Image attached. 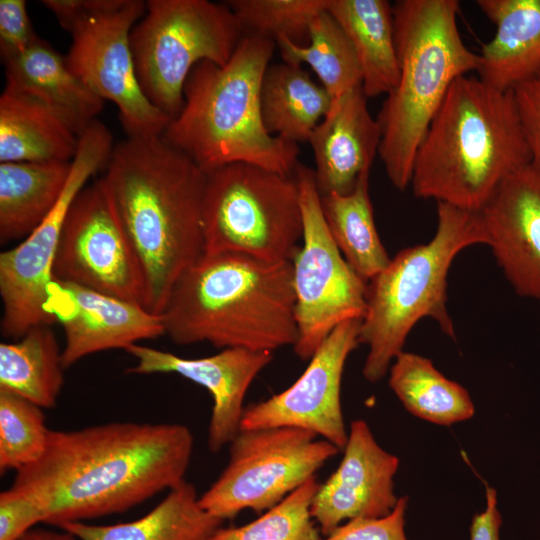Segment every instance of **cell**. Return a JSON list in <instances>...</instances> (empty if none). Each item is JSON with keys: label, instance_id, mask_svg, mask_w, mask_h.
<instances>
[{"label": "cell", "instance_id": "4dcf8cb0", "mask_svg": "<svg viewBox=\"0 0 540 540\" xmlns=\"http://www.w3.org/2000/svg\"><path fill=\"white\" fill-rule=\"evenodd\" d=\"M276 44L285 63L308 65L333 99L362 86V74L352 43L328 10L312 21L307 45H297L284 37Z\"/></svg>", "mask_w": 540, "mask_h": 540}, {"label": "cell", "instance_id": "7a4b0ae2", "mask_svg": "<svg viewBox=\"0 0 540 540\" xmlns=\"http://www.w3.org/2000/svg\"><path fill=\"white\" fill-rule=\"evenodd\" d=\"M102 177L140 263L144 307L161 315L176 282L204 253L207 173L163 135L114 145Z\"/></svg>", "mask_w": 540, "mask_h": 540}, {"label": "cell", "instance_id": "60d3db41", "mask_svg": "<svg viewBox=\"0 0 540 540\" xmlns=\"http://www.w3.org/2000/svg\"><path fill=\"white\" fill-rule=\"evenodd\" d=\"M63 530V529H62ZM18 540H81L71 532H58L44 528H32Z\"/></svg>", "mask_w": 540, "mask_h": 540}, {"label": "cell", "instance_id": "3957f363", "mask_svg": "<svg viewBox=\"0 0 540 540\" xmlns=\"http://www.w3.org/2000/svg\"><path fill=\"white\" fill-rule=\"evenodd\" d=\"M174 343L274 352L294 346L292 262L249 255L203 254L178 279L161 313Z\"/></svg>", "mask_w": 540, "mask_h": 540}, {"label": "cell", "instance_id": "7402d4cb", "mask_svg": "<svg viewBox=\"0 0 540 540\" xmlns=\"http://www.w3.org/2000/svg\"><path fill=\"white\" fill-rule=\"evenodd\" d=\"M496 32L479 54L485 84L513 91L540 72V0H477Z\"/></svg>", "mask_w": 540, "mask_h": 540}, {"label": "cell", "instance_id": "277c9868", "mask_svg": "<svg viewBox=\"0 0 540 540\" xmlns=\"http://www.w3.org/2000/svg\"><path fill=\"white\" fill-rule=\"evenodd\" d=\"M530 161L513 91L463 75L428 127L410 185L418 198L480 211L503 180Z\"/></svg>", "mask_w": 540, "mask_h": 540}, {"label": "cell", "instance_id": "9c48e42d", "mask_svg": "<svg viewBox=\"0 0 540 540\" xmlns=\"http://www.w3.org/2000/svg\"><path fill=\"white\" fill-rule=\"evenodd\" d=\"M244 36L225 3L149 0L132 28L130 44L140 87L173 120L184 104V86L200 62L226 65Z\"/></svg>", "mask_w": 540, "mask_h": 540}, {"label": "cell", "instance_id": "f546056e", "mask_svg": "<svg viewBox=\"0 0 540 540\" xmlns=\"http://www.w3.org/2000/svg\"><path fill=\"white\" fill-rule=\"evenodd\" d=\"M332 239L353 270L366 282L387 267L389 257L378 234L369 195V173L346 195L321 196Z\"/></svg>", "mask_w": 540, "mask_h": 540}, {"label": "cell", "instance_id": "74e56055", "mask_svg": "<svg viewBox=\"0 0 540 540\" xmlns=\"http://www.w3.org/2000/svg\"><path fill=\"white\" fill-rule=\"evenodd\" d=\"M530 165L540 173V72L513 90Z\"/></svg>", "mask_w": 540, "mask_h": 540}, {"label": "cell", "instance_id": "d6986e66", "mask_svg": "<svg viewBox=\"0 0 540 540\" xmlns=\"http://www.w3.org/2000/svg\"><path fill=\"white\" fill-rule=\"evenodd\" d=\"M479 214L510 285L540 301V173L529 164L508 176Z\"/></svg>", "mask_w": 540, "mask_h": 540}, {"label": "cell", "instance_id": "ac0fdd59", "mask_svg": "<svg viewBox=\"0 0 540 540\" xmlns=\"http://www.w3.org/2000/svg\"><path fill=\"white\" fill-rule=\"evenodd\" d=\"M136 361L131 374L175 373L204 387L213 400L208 446L220 451L240 431L244 399L256 376L273 360V352L226 348L201 358L133 344L125 349Z\"/></svg>", "mask_w": 540, "mask_h": 540}, {"label": "cell", "instance_id": "603a6c76", "mask_svg": "<svg viewBox=\"0 0 540 540\" xmlns=\"http://www.w3.org/2000/svg\"><path fill=\"white\" fill-rule=\"evenodd\" d=\"M79 136L41 102L4 88L0 96V162H71Z\"/></svg>", "mask_w": 540, "mask_h": 540}, {"label": "cell", "instance_id": "ab89813d", "mask_svg": "<svg viewBox=\"0 0 540 540\" xmlns=\"http://www.w3.org/2000/svg\"><path fill=\"white\" fill-rule=\"evenodd\" d=\"M497 503L496 490L487 486L486 506L481 513L472 518L470 540H500L499 530L502 519Z\"/></svg>", "mask_w": 540, "mask_h": 540}, {"label": "cell", "instance_id": "cb8c5ba5", "mask_svg": "<svg viewBox=\"0 0 540 540\" xmlns=\"http://www.w3.org/2000/svg\"><path fill=\"white\" fill-rule=\"evenodd\" d=\"M327 10L352 43L366 97L387 95L399 78L392 4L386 0H329Z\"/></svg>", "mask_w": 540, "mask_h": 540}, {"label": "cell", "instance_id": "d4e9b609", "mask_svg": "<svg viewBox=\"0 0 540 540\" xmlns=\"http://www.w3.org/2000/svg\"><path fill=\"white\" fill-rule=\"evenodd\" d=\"M222 522L201 506L196 488L184 480L136 520L112 525L68 522L59 528L81 540H209Z\"/></svg>", "mask_w": 540, "mask_h": 540}, {"label": "cell", "instance_id": "ba28073f", "mask_svg": "<svg viewBox=\"0 0 540 540\" xmlns=\"http://www.w3.org/2000/svg\"><path fill=\"white\" fill-rule=\"evenodd\" d=\"M207 173L202 204L204 253L235 252L268 261H292L303 237L295 173L247 163Z\"/></svg>", "mask_w": 540, "mask_h": 540}, {"label": "cell", "instance_id": "4316f807", "mask_svg": "<svg viewBox=\"0 0 540 540\" xmlns=\"http://www.w3.org/2000/svg\"><path fill=\"white\" fill-rule=\"evenodd\" d=\"M71 162H0V243L26 238L50 214Z\"/></svg>", "mask_w": 540, "mask_h": 540}, {"label": "cell", "instance_id": "e0dca14e", "mask_svg": "<svg viewBox=\"0 0 540 540\" xmlns=\"http://www.w3.org/2000/svg\"><path fill=\"white\" fill-rule=\"evenodd\" d=\"M343 451L337 469L319 485L311 504L323 536L344 521L383 517L399 499L394 492L399 459L378 444L364 420L352 421Z\"/></svg>", "mask_w": 540, "mask_h": 540}, {"label": "cell", "instance_id": "7c38bea8", "mask_svg": "<svg viewBox=\"0 0 540 540\" xmlns=\"http://www.w3.org/2000/svg\"><path fill=\"white\" fill-rule=\"evenodd\" d=\"M109 129L97 119L79 137L64 190L47 218L21 242L0 254L1 333L20 338L29 329L52 325L48 290L66 215L87 181L106 168L113 151Z\"/></svg>", "mask_w": 540, "mask_h": 540}, {"label": "cell", "instance_id": "83f0119b", "mask_svg": "<svg viewBox=\"0 0 540 540\" xmlns=\"http://www.w3.org/2000/svg\"><path fill=\"white\" fill-rule=\"evenodd\" d=\"M64 366L51 325L29 329L14 342L0 344V390L41 408L55 407L64 384Z\"/></svg>", "mask_w": 540, "mask_h": 540}, {"label": "cell", "instance_id": "6da1fadb", "mask_svg": "<svg viewBox=\"0 0 540 540\" xmlns=\"http://www.w3.org/2000/svg\"><path fill=\"white\" fill-rule=\"evenodd\" d=\"M193 442L179 423L50 430L41 459L17 471L11 486L33 497L44 523L57 527L124 513L184 481Z\"/></svg>", "mask_w": 540, "mask_h": 540}, {"label": "cell", "instance_id": "9a60e30c", "mask_svg": "<svg viewBox=\"0 0 540 540\" xmlns=\"http://www.w3.org/2000/svg\"><path fill=\"white\" fill-rule=\"evenodd\" d=\"M361 320L338 325L290 387L245 407L240 430L300 428L344 449L348 432L342 413L341 383L347 358L360 344Z\"/></svg>", "mask_w": 540, "mask_h": 540}, {"label": "cell", "instance_id": "ffe728a7", "mask_svg": "<svg viewBox=\"0 0 540 540\" xmlns=\"http://www.w3.org/2000/svg\"><path fill=\"white\" fill-rule=\"evenodd\" d=\"M367 99L362 86L333 99L308 141L320 196L346 195L370 172L378 155L381 128L368 109Z\"/></svg>", "mask_w": 540, "mask_h": 540}, {"label": "cell", "instance_id": "1f68e13d", "mask_svg": "<svg viewBox=\"0 0 540 540\" xmlns=\"http://www.w3.org/2000/svg\"><path fill=\"white\" fill-rule=\"evenodd\" d=\"M226 4L244 34L275 42L284 37L305 46L312 21L328 9L329 0H229Z\"/></svg>", "mask_w": 540, "mask_h": 540}, {"label": "cell", "instance_id": "f35d334b", "mask_svg": "<svg viewBox=\"0 0 540 540\" xmlns=\"http://www.w3.org/2000/svg\"><path fill=\"white\" fill-rule=\"evenodd\" d=\"M118 0H43L42 4L68 31L80 21L113 7Z\"/></svg>", "mask_w": 540, "mask_h": 540}, {"label": "cell", "instance_id": "44dd1931", "mask_svg": "<svg viewBox=\"0 0 540 540\" xmlns=\"http://www.w3.org/2000/svg\"><path fill=\"white\" fill-rule=\"evenodd\" d=\"M5 87L59 115L80 137L97 120L104 100L89 89L48 42L37 37L22 53L3 60Z\"/></svg>", "mask_w": 540, "mask_h": 540}, {"label": "cell", "instance_id": "8992f818", "mask_svg": "<svg viewBox=\"0 0 540 540\" xmlns=\"http://www.w3.org/2000/svg\"><path fill=\"white\" fill-rule=\"evenodd\" d=\"M393 6L399 78L377 121L378 156L392 185L411 184L417 150L452 83L477 71L479 54L464 44L457 0H399Z\"/></svg>", "mask_w": 540, "mask_h": 540}, {"label": "cell", "instance_id": "836d02e7", "mask_svg": "<svg viewBox=\"0 0 540 540\" xmlns=\"http://www.w3.org/2000/svg\"><path fill=\"white\" fill-rule=\"evenodd\" d=\"M43 408L0 390V472H16L41 459L50 429Z\"/></svg>", "mask_w": 540, "mask_h": 540}, {"label": "cell", "instance_id": "52a82bcc", "mask_svg": "<svg viewBox=\"0 0 540 540\" xmlns=\"http://www.w3.org/2000/svg\"><path fill=\"white\" fill-rule=\"evenodd\" d=\"M475 244L488 245L479 211L437 202V228L425 244L399 251L380 273L367 282L366 309L361 320L360 344L368 346L363 376L381 380L406 338L422 318L434 319L455 339L447 310V276L458 253Z\"/></svg>", "mask_w": 540, "mask_h": 540}, {"label": "cell", "instance_id": "e575fe53", "mask_svg": "<svg viewBox=\"0 0 540 540\" xmlns=\"http://www.w3.org/2000/svg\"><path fill=\"white\" fill-rule=\"evenodd\" d=\"M407 505L408 498L399 497L389 514L349 520L320 540H407L404 530Z\"/></svg>", "mask_w": 540, "mask_h": 540}, {"label": "cell", "instance_id": "8fae6325", "mask_svg": "<svg viewBox=\"0 0 540 540\" xmlns=\"http://www.w3.org/2000/svg\"><path fill=\"white\" fill-rule=\"evenodd\" d=\"M303 237L292 259L298 339L293 346L301 360H310L341 323L362 319L367 282L348 264L328 230L314 170L298 163Z\"/></svg>", "mask_w": 540, "mask_h": 540}, {"label": "cell", "instance_id": "5b68a950", "mask_svg": "<svg viewBox=\"0 0 540 540\" xmlns=\"http://www.w3.org/2000/svg\"><path fill=\"white\" fill-rule=\"evenodd\" d=\"M277 44L244 34L229 62L198 63L184 86V104L163 136L205 172L247 163L293 174L299 146L271 135L261 115L260 90Z\"/></svg>", "mask_w": 540, "mask_h": 540}, {"label": "cell", "instance_id": "f1b7e54d", "mask_svg": "<svg viewBox=\"0 0 540 540\" xmlns=\"http://www.w3.org/2000/svg\"><path fill=\"white\" fill-rule=\"evenodd\" d=\"M388 373L391 390L409 413L422 420L450 426L475 413L468 391L446 378L424 356L403 350Z\"/></svg>", "mask_w": 540, "mask_h": 540}, {"label": "cell", "instance_id": "4fadbf2b", "mask_svg": "<svg viewBox=\"0 0 540 540\" xmlns=\"http://www.w3.org/2000/svg\"><path fill=\"white\" fill-rule=\"evenodd\" d=\"M145 10V1L118 0L80 21L70 31L72 44L65 56L68 67L89 89L117 106L129 137L163 135L171 122L147 99L135 70L130 34Z\"/></svg>", "mask_w": 540, "mask_h": 540}, {"label": "cell", "instance_id": "2e32d148", "mask_svg": "<svg viewBox=\"0 0 540 540\" xmlns=\"http://www.w3.org/2000/svg\"><path fill=\"white\" fill-rule=\"evenodd\" d=\"M47 313L64 331V368L101 351L126 349L141 340L165 335L161 315L127 301L76 284L53 280Z\"/></svg>", "mask_w": 540, "mask_h": 540}, {"label": "cell", "instance_id": "484cf974", "mask_svg": "<svg viewBox=\"0 0 540 540\" xmlns=\"http://www.w3.org/2000/svg\"><path fill=\"white\" fill-rule=\"evenodd\" d=\"M332 96L300 65H269L260 90L263 124L273 136L293 143L308 142L326 116Z\"/></svg>", "mask_w": 540, "mask_h": 540}, {"label": "cell", "instance_id": "d590c367", "mask_svg": "<svg viewBox=\"0 0 540 540\" xmlns=\"http://www.w3.org/2000/svg\"><path fill=\"white\" fill-rule=\"evenodd\" d=\"M44 520L40 505L24 491L10 486L0 493V540H18Z\"/></svg>", "mask_w": 540, "mask_h": 540}, {"label": "cell", "instance_id": "8d00e7d4", "mask_svg": "<svg viewBox=\"0 0 540 540\" xmlns=\"http://www.w3.org/2000/svg\"><path fill=\"white\" fill-rule=\"evenodd\" d=\"M24 0H0V52L2 60L24 52L37 38Z\"/></svg>", "mask_w": 540, "mask_h": 540}, {"label": "cell", "instance_id": "5bb4252c", "mask_svg": "<svg viewBox=\"0 0 540 540\" xmlns=\"http://www.w3.org/2000/svg\"><path fill=\"white\" fill-rule=\"evenodd\" d=\"M53 280L144 306V275L103 178L85 186L66 215Z\"/></svg>", "mask_w": 540, "mask_h": 540}, {"label": "cell", "instance_id": "d6a6232c", "mask_svg": "<svg viewBox=\"0 0 540 540\" xmlns=\"http://www.w3.org/2000/svg\"><path fill=\"white\" fill-rule=\"evenodd\" d=\"M319 485L313 477L256 520L238 527H220L209 540H320L311 515Z\"/></svg>", "mask_w": 540, "mask_h": 540}, {"label": "cell", "instance_id": "30bf717a", "mask_svg": "<svg viewBox=\"0 0 540 540\" xmlns=\"http://www.w3.org/2000/svg\"><path fill=\"white\" fill-rule=\"evenodd\" d=\"M229 446L226 467L199 496L201 506L222 521L245 509L264 513L340 451L317 434L294 427L240 430Z\"/></svg>", "mask_w": 540, "mask_h": 540}]
</instances>
